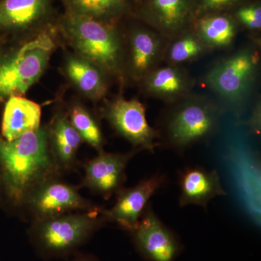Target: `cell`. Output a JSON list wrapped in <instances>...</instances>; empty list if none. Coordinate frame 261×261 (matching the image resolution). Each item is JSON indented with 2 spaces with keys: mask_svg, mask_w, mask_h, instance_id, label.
I'll return each mask as SVG.
<instances>
[{
  "mask_svg": "<svg viewBox=\"0 0 261 261\" xmlns=\"http://www.w3.org/2000/svg\"><path fill=\"white\" fill-rule=\"evenodd\" d=\"M49 134L39 128L16 140L0 138V171L8 196L15 203L51 179L59 166L49 146Z\"/></svg>",
  "mask_w": 261,
  "mask_h": 261,
  "instance_id": "obj_1",
  "label": "cell"
},
{
  "mask_svg": "<svg viewBox=\"0 0 261 261\" xmlns=\"http://www.w3.org/2000/svg\"><path fill=\"white\" fill-rule=\"evenodd\" d=\"M60 23L82 58L108 73L120 71L121 44L112 23L68 11Z\"/></svg>",
  "mask_w": 261,
  "mask_h": 261,
  "instance_id": "obj_2",
  "label": "cell"
},
{
  "mask_svg": "<svg viewBox=\"0 0 261 261\" xmlns=\"http://www.w3.org/2000/svg\"><path fill=\"white\" fill-rule=\"evenodd\" d=\"M102 209L66 214L42 220L32 231V241L43 257H63L73 253L100 227L104 216Z\"/></svg>",
  "mask_w": 261,
  "mask_h": 261,
  "instance_id": "obj_3",
  "label": "cell"
},
{
  "mask_svg": "<svg viewBox=\"0 0 261 261\" xmlns=\"http://www.w3.org/2000/svg\"><path fill=\"white\" fill-rule=\"evenodd\" d=\"M54 46L50 34L43 32L0 65V100L25 94L39 80Z\"/></svg>",
  "mask_w": 261,
  "mask_h": 261,
  "instance_id": "obj_4",
  "label": "cell"
},
{
  "mask_svg": "<svg viewBox=\"0 0 261 261\" xmlns=\"http://www.w3.org/2000/svg\"><path fill=\"white\" fill-rule=\"evenodd\" d=\"M219 121V109L214 105L204 99H188L165 122L166 142L171 148L182 152L210 139L217 130Z\"/></svg>",
  "mask_w": 261,
  "mask_h": 261,
  "instance_id": "obj_5",
  "label": "cell"
},
{
  "mask_svg": "<svg viewBox=\"0 0 261 261\" xmlns=\"http://www.w3.org/2000/svg\"><path fill=\"white\" fill-rule=\"evenodd\" d=\"M258 58L252 48L237 51L213 66L204 82L228 105L239 106L245 100L255 81Z\"/></svg>",
  "mask_w": 261,
  "mask_h": 261,
  "instance_id": "obj_6",
  "label": "cell"
},
{
  "mask_svg": "<svg viewBox=\"0 0 261 261\" xmlns=\"http://www.w3.org/2000/svg\"><path fill=\"white\" fill-rule=\"evenodd\" d=\"M136 250L147 261H176L183 250L181 242L148 204L130 232Z\"/></svg>",
  "mask_w": 261,
  "mask_h": 261,
  "instance_id": "obj_7",
  "label": "cell"
},
{
  "mask_svg": "<svg viewBox=\"0 0 261 261\" xmlns=\"http://www.w3.org/2000/svg\"><path fill=\"white\" fill-rule=\"evenodd\" d=\"M106 116L118 135L129 141L137 149L154 152L161 138L159 132L149 126L145 108L137 99H118L108 106Z\"/></svg>",
  "mask_w": 261,
  "mask_h": 261,
  "instance_id": "obj_8",
  "label": "cell"
},
{
  "mask_svg": "<svg viewBox=\"0 0 261 261\" xmlns=\"http://www.w3.org/2000/svg\"><path fill=\"white\" fill-rule=\"evenodd\" d=\"M25 202L39 221L68 214L70 211L98 209L81 196L74 187L55 181L53 178L33 190Z\"/></svg>",
  "mask_w": 261,
  "mask_h": 261,
  "instance_id": "obj_9",
  "label": "cell"
},
{
  "mask_svg": "<svg viewBox=\"0 0 261 261\" xmlns=\"http://www.w3.org/2000/svg\"><path fill=\"white\" fill-rule=\"evenodd\" d=\"M166 181V176L158 173L141 180L132 188H121L117 192L116 203L110 210H102L103 216L106 221L116 222L130 232L138 224L149 199Z\"/></svg>",
  "mask_w": 261,
  "mask_h": 261,
  "instance_id": "obj_10",
  "label": "cell"
},
{
  "mask_svg": "<svg viewBox=\"0 0 261 261\" xmlns=\"http://www.w3.org/2000/svg\"><path fill=\"white\" fill-rule=\"evenodd\" d=\"M135 153H107L101 150L85 166L84 185L105 198H109L122 188L126 179L127 164Z\"/></svg>",
  "mask_w": 261,
  "mask_h": 261,
  "instance_id": "obj_11",
  "label": "cell"
},
{
  "mask_svg": "<svg viewBox=\"0 0 261 261\" xmlns=\"http://www.w3.org/2000/svg\"><path fill=\"white\" fill-rule=\"evenodd\" d=\"M178 185L181 207L195 205L207 209L209 202L218 196L226 195L219 173L201 167H188L179 173Z\"/></svg>",
  "mask_w": 261,
  "mask_h": 261,
  "instance_id": "obj_12",
  "label": "cell"
},
{
  "mask_svg": "<svg viewBox=\"0 0 261 261\" xmlns=\"http://www.w3.org/2000/svg\"><path fill=\"white\" fill-rule=\"evenodd\" d=\"M192 10V0H147L142 15L159 32L171 37L183 32Z\"/></svg>",
  "mask_w": 261,
  "mask_h": 261,
  "instance_id": "obj_13",
  "label": "cell"
},
{
  "mask_svg": "<svg viewBox=\"0 0 261 261\" xmlns=\"http://www.w3.org/2000/svg\"><path fill=\"white\" fill-rule=\"evenodd\" d=\"M51 0H0V31L18 32L44 22Z\"/></svg>",
  "mask_w": 261,
  "mask_h": 261,
  "instance_id": "obj_14",
  "label": "cell"
},
{
  "mask_svg": "<svg viewBox=\"0 0 261 261\" xmlns=\"http://www.w3.org/2000/svg\"><path fill=\"white\" fill-rule=\"evenodd\" d=\"M41 107L37 103L21 97L10 96L5 105L2 123V135L5 140H16L40 128Z\"/></svg>",
  "mask_w": 261,
  "mask_h": 261,
  "instance_id": "obj_15",
  "label": "cell"
},
{
  "mask_svg": "<svg viewBox=\"0 0 261 261\" xmlns=\"http://www.w3.org/2000/svg\"><path fill=\"white\" fill-rule=\"evenodd\" d=\"M163 51V43L158 34L147 29L133 32L130 39V68L132 75L143 80L155 68Z\"/></svg>",
  "mask_w": 261,
  "mask_h": 261,
  "instance_id": "obj_16",
  "label": "cell"
},
{
  "mask_svg": "<svg viewBox=\"0 0 261 261\" xmlns=\"http://www.w3.org/2000/svg\"><path fill=\"white\" fill-rule=\"evenodd\" d=\"M142 81L147 93L167 101L183 97L190 89L188 77L174 65L155 68Z\"/></svg>",
  "mask_w": 261,
  "mask_h": 261,
  "instance_id": "obj_17",
  "label": "cell"
},
{
  "mask_svg": "<svg viewBox=\"0 0 261 261\" xmlns=\"http://www.w3.org/2000/svg\"><path fill=\"white\" fill-rule=\"evenodd\" d=\"M53 156L59 168H69L73 165L75 154L82 142L78 132L67 116L56 118L50 136Z\"/></svg>",
  "mask_w": 261,
  "mask_h": 261,
  "instance_id": "obj_18",
  "label": "cell"
},
{
  "mask_svg": "<svg viewBox=\"0 0 261 261\" xmlns=\"http://www.w3.org/2000/svg\"><path fill=\"white\" fill-rule=\"evenodd\" d=\"M100 68L82 58H71L66 71L70 80L86 95L93 99H101L106 93V82Z\"/></svg>",
  "mask_w": 261,
  "mask_h": 261,
  "instance_id": "obj_19",
  "label": "cell"
},
{
  "mask_svg": "<svg viewBox=\"0 0 261 261\" xmlns=\"http://www.w3.org/2000/svg\"><path fill=\"white\" fill-rule=\"evenodd\" d=\"M195 33L207 48H225L233 42L236 25L229 17L208 15L200 19Z\"/></svg>",
  "mask_w": 261,
  "mask_h": 261,
  "instance_id": "obj_20",
  "label": "cell"
},
{
  "mask_svg": "<svg viewBox=\"0 0 261 261\" xmlns=\"http://www.w3.org/2000/svg\"><path fill=\"white\" fill-rule=\"evenodd\" d=\"M66 11L111 23L126 10V0H62Z\"/></svg>",
  "mask_w": 261,
  "mask_h": 261,
  "instance_id": "obj_21",
  "label": "cell"
},
{
  "mask_svg": "<svg viewBox=\"0 0 261 261\" xmlns=\"http://www.w3.org/2000/svg\"><path fill=\"white\" fill-rule=\"evenodd\" d=\"M207 47L196 33L189 32L180 36L170 44L167 59L173 65L180 64L199 58Z\"/></svg>",
  "mask_w": 261,
  "mask_h": 261,
  "instance_id": "obj_22",
  "label": "cell"
},
{
  "mask_svg": "<svg viewBox=\"0 0 261 261\" xmlns=\"http://www.w3.org/2000/svg\"><path fill=\"white\" fill-rule=\"evenodd\" d=\"M70 121L82 140L100 150L103 143L102 132L94 118L85 109L80 106H74L70 112Z\"/></svg>",
  "mask_w": 261,
  "mask_h": 261,
  "instance_id": "obj_23",
  "label": "cell"
},
{
  "mask_svg": "<svg viewBox=\"0 0 261 261\" xmlns=\"http://www.w3.org/2000/svg\"><path fill=\"white\" fill-rule=\"evenodd\" d=\"M237 18L247 28L258 30L261 28V8L258 4L243 7L237 12Z\"/></svg>",
  "mask_w": 261,
  "mask_h": 261,
  "instance_id": "obj_24",
  "label": "cell"
},
{
  "mask_svg": "<svg viewBox=\"0 0 261 261\" xmlns=\"http://www.w3.org/2000/svg\"><path fill=\"white\" fill-rule=\"evenodd\" d=\"M238 1L239 0H201L198 13H207L222 9Z\"/></svg>",
  "mask_w": 261,
  "mask_h": 261,
  "instance_id": "obj_25",
  "label": "cell"
},
{
  "mask_svg": "<svg viewBox=\"0 0 261 261\" xmlns=\"http://www.w3.org/2000/svg\"><path fill=\"white\" fill-rule=\"evenodd\" d=\"M250 128H251L252 132L258 134L260 129V105L257 106L256 108H255V111H254L253 114H252V117L251 120H250Z\"/></svg>",
  "mask_w": 261,
  "mask_h": 261,
  "instance_id": "obj_26",
  "label": "cell"
},
{
  "mask_svg": "<svg viewBox=\"0 0 261 261\" xmlns=\"http://www.w3.org/2000/svg\"><path fill=\"white\" fill-rule=\"evenodd\" d=\"M71 261H99L97 257L89 254H78Z\"/></svg>",
  "mask_w": 261,
  "mask_h": 261,
  "instance_id": "obj_27",
  "label": "cell"
}]
</instances>
